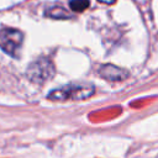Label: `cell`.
Returning <instances> with one entry per match:
<instances>
[{
	"label": "cell",
	"mask_w": 158,
	"mask_h": 158,
	"mask_svg": "<svg viewBox=\"0 0 158 158\" xmlns=\"http://www.w3.org/2000/svg\"><path fill=\"white\" fill-rule=\"evenodd\" d=\"M95 88L88 83L69 84L64 88L52 90L48 94V99L52 101H65V100H85L93 96Z\"/></svg>",
	"instance_id": "6da1fadb"
},
{
	"label": "cell",
	"mask_w": 158,
	"mask_h": 158,
	"mask_svg": "<svg viewBox=\"0 0 158 158\" xmlns=\"http://www.w3.org/2000/svg\"><path fill=\"white\" fill-rule=\"evenodd\" d=\"M54 75V65L47 57H40L32 62L27 70L26 77L30 81L35 84H44Z\"/></svg>",
	"instance_id": "7a4b0ae2"
},
{
	"label": "cell",
	"mask_w": 158,
	"mask_h": 158,
	"mask_svg": "<svg viewBox=\"0 0 158 158\" xmlns=\"http://www.w3.org/2000/svg\"><path fill=\"white\" fill-rule=\"evenodd\" d=\"M23 33L16 28L5 27L0 30V48L11 57H17L22 46Z\"/></svg>",
	"instance_id": "3957f363"
},
{
	"label": "cell",
	"mask_w": 158,
	"mask_h": 158,
	"mask_svg": "<svg viewBox=\"0 0 158 158\" xmlns=\"http://www.w3.org/2000/svg\"><path fill=\"white\" fill-rule=\"evenodd\" d=\"M99 74L107 81H122L128 77V72L114 65V64H104L99 69Z\"/></svg>",
	"instance_id": "277c9868"
},
{
	"label": "cell",
	"mask_w": 158,
	"mask_h": 158,
	"mask_svg": "<svg viewBox=\"0 0 158 158\" xmlns=\"http://www.w3.org/2000/svg\"><path fill=\"white\" fill-rule=\"evenodd\" d=\"M44 15L48 16V17H52V19H69V17H72L70 12L67 11L64 7H62L59 5L47 7L44 10Z\"/></svg>",
	"instance_id": "5b68a950"
},
{
	"label": "cell",
	"mask_w": 158,
	"mask_h": 158,
	"mask_svg": "<svg viewBox=\"0 0 158 158\" xmlns=\"http://www.w3.org/2000/svg\"><path fill=\"white\" fill-rule=\"evenodd\" d=\"M89 0H70L69 5H70V9L75 12H81L84 11L85 9H88L89 6Z\"/></svg>",
	"instance_id": "8992f818"
},
{
	"label": "cell",
	"mask_w": 158,
	"mask_h": 158,
	"mask_svg": "<svg viewBox=\"0 0 158 158\" xmlns=\"http://www.w3.org/2000/svg\"><path fill=\"white\" fill-rule=\"evenodd\" d=\"M100 2H104V4H107V5H112L116 0H99Z\"/></svg>",
	"instance_id": "52a82bcc"
}]
</instances>
